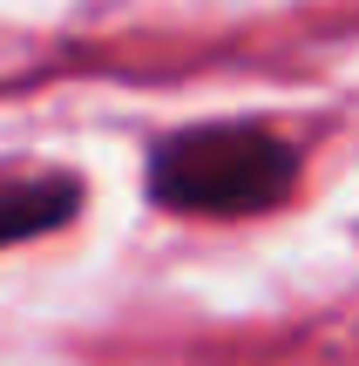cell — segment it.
<instances>
[{
	"instance_id": "7a4b0ae2",
	"label": "cell",
	"mask_w": 359,
	"mask_h": 366,
	"mask_svg": "<svg viewBox=\"0 0 359 366\" xmlns=\"http://www.w3.org/2000/svg\"><path fill=\"white\" fill-rule=\"evenodd\" d=\"M81 204H89V183L75 170H0V251L75 224Z\"/></svg>"
},
{
	"instance_id": "6da1fadb",
	"label": "cell",
	"mask_w": 359,
	"mask_h": 366,
	"mask_svg": "<svg viewBox=\"0 0 359 366\" xmlns=\"http://www.w3.org/2000/svg\"><path fill=\"white\" fill-rule=\"evenodd\" d=\"M305 149L271 122H190L149 143L143 197L170 217H265L292 204Z\"/></svg>"
}]
</instances>
